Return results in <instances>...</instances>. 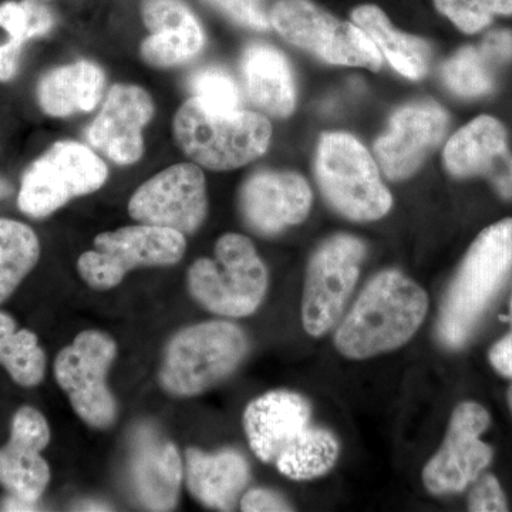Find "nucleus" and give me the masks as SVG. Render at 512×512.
<instances>
[{
  "label": "nucleus",
  "instance_id": "obj_1",
  "mask_svg": "<svg viewBox=\"0 0 512 512\" xmlns=\"http://www.w3.org/2000/svg\"><path fill=\"white\" fill-rule=\"evenodd\" d=\"M429 309L427 293L400 272L375 276L360 293L336 332L339 352L369 359L403 346L413 338Z\"/></svg>",
  "mask_w": 512,
  "mask_h": 512
},
{
  "label": "nucleus",
  "instance_id": "obj_2",
  "mask_svg": "<svg viewBox=\"0 0 512 512\" xmlns=\"http://www.w3.org/2000/svg\"><path fill=\"white\" fill-rule=\"evenodd\" d=\"M511 269L512 218H505L480 232L448 286L437 322L441 345H466Z\"/></svg>",
  "mask_w": 512,
  "mask_h": 512
},
{
  "label": "nucleus",
  "instance_id": "obj_3",
  "mask_svg": "<svg viewBox=\"0 0 512 512\" xmlns=\"http://www.w3.org/2000/svg\"><path fill=\"white\" fill-rule=\"evenodd\" d=\"M173 133L178 147L194 163L212 171H229L264 156L272 127L254 111L214 114L191 97L175 113Z\"/></svg>",
  "mask_w": 512,
  "mask_h": 512
},
{
  "label": "nucleus",
  "instance_id": "obj_4",
  "mask_svg": "<svg viewBox=\"0 0 512 512\" xmlns=\"http://www.w3.org/2000/svg\"><path fill=\"white\" fill-rule=\"evenodd\" d=\"M249 349L247 335L225 320L188 326L168 342L158 380L175 397L198 396L227 379Z\"/></svg>",
  "mask_w": 512,
  "mask_h": 512
},
{
  "label": "nucleus",
  "instance_id": "obj_5",
  "mask_svg": "<svg viewBox=\"0 0 512 512\" xmlns=\"http://www.w3.org/2000/svg\"><path fill=\"white\" fill-rule=\"evenodd\" d=\"M215 259L200 258L188 269L192 298L215 315L244 318L261 306L268 289V271L244 235H222Z\"/></svg>",
  "mask_w": 512,
  "mask_h": 512
},
{
  "label": "nucleus",
  "instance_id": "obj_6",
  "mask_svg": "<svg viewBox=\"0 0 512 512\" xmlns=\"http://www.w3.org/2000/svg\"><path fill=\"white\" fill-rule=\"evenodd\" d=\"M315 173L326 201L349 220H380L392 208V194L380 178L376 161L350 134L320 137Z\"/></svg>",
  "mask_w": 512,
  "mask_h": 512
},
{
  "label": "nucleus",
  "instance_id": "obj_7",
  "mask_svg": "<svg viewBox=\"0 0 512 512\" xmlns=\"http://www.w3.org/2000/svg\"><path fill=\"white\" fill-rule=\"evenodd\" d=\"M269 20L289 45L323 62L366 67L372 72L382 67V53L359 26L335 18L311 0H278Z\"/></svg>",
  "mask_w": 512,
  "mask_h": 512
},
{
  "label": "nucleus",
  "instance_id": "obj_8",
  "mask_svg": "<svg viewBox=\"0 0 512 512\" xmlns=\"http://www.w3.org/2000/svg\"><path fill=\"white\" fill-rule=\"evenodd\" d=\"M107 178L109 168L92 147L57 141L23 175L20 211L32 218L49 217L74 198L99 191Z\"/></svg>",
  "mask_w": 512,
  "mask_h": 512
},
{
  "label": "nucleus",
  "instance_id": "obj_9",
  "mask_svg": "<svg viewBox=\"0 0 512 512\" xmlns=\"http://www.w3.org/2000/svg\"><path fill=\"white\" fill-rule=\"evenodd\" d=\"M93 245L80 256L77 271L94 291L116 288L133 269L175 265L187 249L185 235L146 224L103 232Z\"/></svg>",
  "mask_w": 512,
  "mask_h": 512
},
{
  "label": "nucleus",
  "instance_id": "obj_10",
  "mask_svg": "<svg viewBox=\"0 0 512 512\" xmlns=\"http://www.w3.org/2000/svg\"><path fill=\"white\" fill-rule=\"evenodd\" d=\"M116 357L117 343L109 333L84 330L55 360L57 384L77 416L93 429H109L117 419V402L107 384Z\"/></svg>",
  "mask_w": 512,
  "mask_h": 512
},
{
  "label": "nucleus",
  "instance_id": "obj_11",
  "mask_svg": "<svg viewBox=\"0 0 512 512\" xmlns=\"http://www.w3.org/2000/svg\"><path fill=\"white\" fill-rule=\"evenodd\" d=\"M366 247L350 235H335L323 242L309 261L303 289V328L322 336L345 309L360 274Z\"/></svg>",
  "mask_w": 512,
  "mask_h": 512
},
{
  "label": "nucleus",
  "instance_id": "obj_12",
  "mask_svg": "<svg viewBox=\"0 0 512 512\" xmlns=\"http://www.w3.org/2000/svg\"><path fill=\"white\" fill-rule=\"evenodd\" d=\"M207 181L197 164H175L146 181L128 202L140 224L194 234L207 218Z\"/></svg>",
  "mask_w": 512,
  "mask_h": 512
},
{
  "label": "nucleus",
  "instance_id": "obj_13",
  "mask_svg": "<svg viewBox=\"0 0 512 512\" xmlns=\"http://www.w3.org/2000/svg\"><path fill=\"white\" fill-rule=\"evenodd\" d=\"M488 426L490 414L481 404H458L443 446L423 470L431 494L461 493L490 466L493 448L480 439Z\"/></svg>",
  "mask_w": 512,
  "mask_h": 512
},
{
  "label": "nucleus",
  "instance_id": "obj_14",
  "mask_svg": "<svg viewBox=\"0 0 512 512\" xmlns=\"http://www.w3.org/2000/svg\"><path fill=\"white\" fill-rule=\"evenodd\" d=\"M448 130L446 110L434 101L406 104L390 119L389 130L377 138L375 154L387 178L402 181L412 177L439 147Z\"/></svg>",
  "mask_w": 512,
  "mask_h": 512
},
{
  "label": "nucleus",
  "instance_id": "obj_15",
  "mask_svg": "<svg viewBox=\"0 0 512 512\" xmlns=\"http://www.w3.org/2000/svg\"><path fill=\"white\" fill-rule=\"evenodd\" d=\"M154 113V101L143 87L114 84L87 127V143L114 164H136L144 154V128Z\"/></svg>",
  "mask_w": 512,
  "mask_h": 512
},
{
  "label": "nucleus",
  "instance_id": "obj_16",
  "mask_svg": "<svg viewBox=\"0 0 512 512\" xmlns=\"http://www.w3.org/2000/svg\"><path fill=\"white\" fill-rule=\"evenodd\" d=\"M312 198L311 187L302 175L264 170L242 185L239 210L252 231L271 237L305 221Z\"/></svg>",
  "mask_w": 512,
  "mask_h": 512
},
{
  "label": "nucleus",
  "instance_id": "obj_17",
  "mask_svg": "<svg viewBox=\"0 0 512 512\" xmlns=\"http://www.w3.org/2000/svg\"><path fill=\"white\" fill-rule=\"evenodd\" d=\"M444 165L456 178L484 177L504 200H512V154L507 130L493 116H478L448 140Z\"/></svg>",
  "mask_w": 512,
  "mask_h": 512
},
{
  "label": "nucleus",
  "instance_id": "obj_18",
  "mask_svg": "<svg viewBox=\"0 0 512 512\" xmlns=\"http://www.w3.org/2000/svg\"><path fill=\"white\" fill-rule=\"evenodd\" d=\"M50 441L46 417L32 406L15 413L10 439L0 447V485L13 497L37 503L50 483V467L42 456Z\"/></svg>",
  "mask_w": 512,
  "mask_h": 512
},
{
  "label": "nucleus",
  "instance_id": "obj_19",
  "mask_svg": "<svg viewBox=\"0 0 512 512\" xmlns=\"http://www.w3.org/2000/svg\"><path fill=\"white\" fill-rule=\"evenodd\" d=\"M141 16L150 35L141 43L140 52L150 66L188 63L205 45L197 16L181 0H144Z\"/></svg>",
  "mask_w": 512,
  "mask_h": 512
},
{
  "label": "nucleus",
  "instance_id": "obj_20",
  "mask_svg": "<svg viewBox=\"0 0 512 512\" xmlns=\"http://www.w3.org/2000/svg\"><path fill=\"white\" fill-rule=\"evenodd\" d=\"M311 421V406L298 393L276 390L248 404L244 429L255 456L272 463Z\"/></svg>",
  "mask_w": 512,
  "mask_h": 512
},
{
  "label": "nucleus",
  "instance_id": "obj_21",
  "mask_svg": "<svg viewBox=\"0 0 512 512\" xmlns=\"http://www.w3.org/2000/svg\"><path fill=\"white\" fill-rule=\"evenodd\" d=\"M183 476V463L175 444L154 430L141 431L131 461L134 491L141 505L150 511L174 510Z\"/></svg>",
  "mask_w": 512,
  "mask_h": 512
},
{
  "label": "nucleus",
  "instance_id": "obj_22",
  "mask_svg": "<svg viewBox=\"0 0 512 512\" xmlns=\"http://www.w3.org/2000/svg\"><path fill=\"white\" fill-rule=\"evenodd\" d=\"M185 481L192 497L214 510L231 511L249 481V466L242 454L224 450L217 454L188 448Z\"/></svg>",
  "mask_w": 512,
  "mask_h": 512
},
{
  "label": "nucleus",
  "instance_id": "obj_23",
  "mask_svg": "<svg viewBox=\"0 0 512 512\" xmlns=\"http://www.w3.org/2000/svg\"><path fill=\"white\" fill-rule=\"evenodd\" d=\"M241 74L248 99L266 114L285 119L296 104L291 64L275 47L254 43L241 57Z\"/></svg>",
  "mask_w": 512,
  "mask_h": 512
},
{
  "label": "nucleus",
  "instance_id": "obj_24",
  "mask_svg": "<svg viewBox=\"0 0 512 512\" xmlns=\"http://www.w3.org/2000/svg\"><path fill=\"white\" fill-rule=\"evenodd\" d=\"M104 84L103 70L96 63L80 60L46 73L37 86V100L47 116L64 119L96 109Z\"/></svg>",
  "mask_w": 512,
  "mask_h": 512
},
{
  "label": "nucleus",
  "instance_id": "obj_25",
  "mask_svg": "<svg viewBox=\"0 0 512 512\" xmlns=\"http://www.w3.org/2000/svg\"><path fill=\"white\" fill-rule=\"evenodd\" d=\"M350 16L352 22L370 37L396 72L412 80H420L426 76L431 57L430 46L426 40L406 35L394 28L379 6H357Z\"/></svg>",
  "mask_w": 512,
  "mask_h": 512
},
{
  "label": "nucleus",
  "instance_id": "obj_26",
  "mask_svg": "<svg viewBox=\"0 0 512 512\" xmlns=\"http://www.w3.org/2000/svg\"><path fill=\"white\" fill-rule=\"evenodd\" d=\"M338 456L339 444L333 434L308 426L279 453L275 464L291 480L306 481L328 473Z\"/></svg>",
  "mask_w": 512,
  "mask_h": 512
},
{
  "label": "nucleus",
  "instance_id": "obj_27",
  "mask_svg": "<svg viewBox=\"0 0 512 512\" xmlns=\"http://www.w3.org/2000/svg\"><path fill=\"white\" fill-rule=\"evenodd\" d=\"M0 365L23 387L45 379L46 353L39 339L28 329L18 330L16 320L5 312H0Z\"/></svg>",
  "mask_w": 512,
  "mask_h": 512
},
{
  "label": "nucleus",
  "instance_id": "obj_28",
  "mask_svg": "<svg viewBox=\"0 0 512 512\" xmlns=\"http://www.w3.org/2000/svg\"><path fill=\"white\" fill-rule=\"evenodd\" d=\"M39 258L35 231L22 222L0 218V303L12 296Z\"/></svg>",
  "mask_w": 512,
  "mask_h": 512
},
{
  "label": "nucleus",
  "instance_id": "obj_29",
  "mask_svg": "<svg viewBox=\"0 0 512 512\" xmlns=\"http://www.w3.org/2000/svg\"><path fill=\"white\" fill-rule=\"evenodd\" d=\"M448 89L464 99L487 96L494 89V67L474 46L463 47L451 56L441 70Z\"/></svg>",
  "mask_w": 512,
  "mask_h": 512
},
{
  "label": "nucleus",
  "instance_id": "obj_30",
  "mask_svg": "<svg viewBox=\"0 0 512 512\" xmlns=\"http://www.w3.org/2000/svg\"><path fill=\"white\" fill-rule=\"evenodd\" d=\"M192 97L214 114H232L242 110V96L237 82L220 67H205L192 74Z\"/></svg>",
  "mask_w": 512,
  "mask_h": 512
},
{
  "label": "nucleus",
  "instance_id": "obj_31",
  "mask_svg": "<svg viewBox=\"0 0 512 512\" xmlns=\"http://www.w3.org/2000/svg\"><path fill=\"white\" fill-rule=\"evenodd\" d=\"M434 6L467 35L481 32L497 16H512V0H434Z\"/></svg>",
  "mask_w": 512,
  "mask_h": 512
},
{
  "label": "nucleus",
  "instance_id": "obj_32",
  "mask_svg": "<svg viewBox=\"0 0 512 512\" xmlns=\"http://www.w3.org/2000/svg\"><path fill=\"white\" fill-rule=\"evenodd\" d=\"M55 25L52 13L39 0L5 2L0 5V28L9 39L25 45L30 39L45 36Z\"/></svg>",
  "mask_w": 512,
  "mask_h": 512
},
{
  "label": "nucleus",
  "instance_id": "obj_33",
  "mask_svg": "<svg viewBox=\"0 0 512 512\" xmlns=\"http://www.w3.org/2000/svg\"><path fill=\"white\" fill-rule=\"evenodd\" d=\"M208 5L224 13L244 28L266 30L271 28L269 0H205Z\"/></svg>",
  "mask_w": 512,
  "mask_h": 512
},
{
  "label": "nucleus",
  "instance_id": "obj_34",
  "mask_svg": "<svg viewBox=\"0 0 512 512\" xmlns=\"http://www.w3.org/2000/svg\"><path fill=\"white\" fill-rule=\"evenodd\" d=\"M473 490L468 497V510L474 512H501L507 511L508 505L505 500L501 485L497 478L491 474H484L474 481Z\"/></svg>",
  "mask_w": 512,
  "mask_h": 512
},
{
  "label": "nucleus",
  "instance_id": "obj_35",
  "mask_svg": "<svg viewBox=\"0 0 512 512\" xmlns=\"http://www.w3.org/2000/svg\"><path fill=\"white\" fill-rule=\"evenodd\" d=\"M481 55L491 66L498 67L512 60V32L511 30H494L484 37L478 46Z\"/></svg>",
  "mask_w": 512,
  "mask_h": 512
},
{
  "label": "nucleus",
  "instance_id": "obj_36",
  "mask_svg": "<svg viewBox=\"0 0 512 512\" xmlns=\"http://www.w3.org/2000/svg\"><path fill=\"white\" fill-rule=\"evenodd\" d=\"M241 510L245 512H276L292 511L291 505L286 503L281 495L274 491L264 490V488H255L248 491L241 498Z\"/></svg>",
  "mask_w": 512,
  "mask_h": 512
},
{
  "label": "nucleus",
  "instance_id": "obj_37",
  "mask_svg": "<svg viewBox=\"0 0 512 512\" xmlns=\"http://www.w3.org/2000/svg\"><path fill=\"white\" fill-rule=\"evenodd\" d=\"M23 45L16 40L0 43V82H10L18 73L20 52Z\"/></svg>",
  "mask_w": 512,
  "mask_h": 512
},
{
  "label": "nucleus",
  "instance_id": "obj_38",
  "mask_svg": "<svg viewBox=\"0 0 512 512\" xmlns=\"http://www.w3.org/2000/svg\"><path fill=\"white\" fill-rule=\"evenodd\" d=\"M490 363L498 373L512 379V332L491 348Z\"/></svg>",
  "mask_w": 512,
  "mask_h": 512
},
{
  "label": "nucleus",
  "instance_id": "obj_39",
  "mask_svg": "<svg viewBox=\"0 0 512 512\" xmlns=\"http://www.w3.org/2000/svg\"><path fill=\"white\" fill-rule=\"evenodd\" d=\"M37 503H29V501L20 500L18 497H13L9 494L2 503V510L5 511H33L36 510Z\"/></svg>",
  "mask_w": 512,
  "mask_h": 512
},
{
  "label": "nucleus",
  "instance_id": "obj_40",
  "mask_svg": "<svg viewBox=\"0 0 512 512\" xmlns=\"http://www.w3.org/2000/svg\"><path fill=\"white\" fill-rule=\"evenodd\" d=\"M12 192L10 185L5 180H0V198H6Z\"/></svg>",
  "mask_w": 512,
  "mask_h": 512
},
{
  "label": "nucleus",
  "instance_id": "obj_41",
  "mask_svg": "<svg viewBox=\"0 0 512 512\" xmlns=\"http://www.w3.org/2000/svg\"><path fill=\"white\" fill-rule=\"evenodd\" d=\"M508 404H510V409L512 412V386L510 387V390H508Z\"/></svg>",
  "mask_w": 512,
  "mask_h": 512
},
{
  "label": "nucleus",
  "instance_id": "obj_42",
  "mask_svg": "<svg viewBox=\"0 0 512 512\" xmlns=\"http://www.w3.org/2000/svg\"><path fill=\"white\" fill-rule=\"evenodd\" d=\"M510 318H511V326H512V298H511V306H510ZM512 332V329H511Z\"/></svg>",
  "mask_w": 512,
  "mask_h": 512
}]
</instances>
